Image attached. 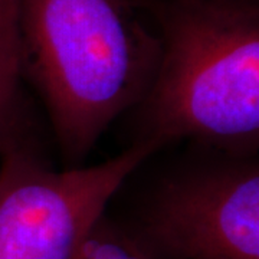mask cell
I'll return each instance as SVG.
<instances>
[{"instance_id": "cell-2", "label": "cell", "mask_w": 259, "mask_h": 259, "mask_svg": "<svg viewBox=\"0 0 259 259\" xmlns=\"http://www.w3.org/2000/svg\"><path fill=\"white\" fill-rule=\"evenodd\" d=\"M161 55L140 102V141L194 140L249 156L259 140L256 0H156Z\"/></svg>"}, {"instance_id": "cell-6", "label": "cell", "mask_w": 259, "mask_h": 259, "mask_svg": "<svg viewBox=\"0 0 259 259\" xmlns=\"http://www.w3.org/2000/svg\"><path fill=\"white\" fill-rule=\"evenodd\" d=\"M140 5H143V6H146L148 3H151V2H156V0H137Z\"/></svg>"}, {"instance_id": "cell-4", "label": "cell", "mask_w": 259, "mask_h": 259, "mask_svg": "<svg viewBox=\"0 0 259 259\" xmlns=\"http://www.w3.org/2000/svg\"><path fill=\"white\" fill-rule=\"evenodd\" d=\"M131 232L156 259H259V164L229 154L164 176Z\"/></svg>"}, {"instance_id": "cell-1", "label": "cell", "mask_w": 259, "mask_h": 259, "mask_svg": "<svg viewBox=\"0 0 259 259\" xmlns=\"http://www.w3.org/2000/svg\"><path fill=\"white\" fill-rule=\"evenodd\" d=\"M137 0H22V72L45 102L59 148L85 158L120 114L144 100L160 35Z\"/></svg>"}, {"instance_id": "cell-5", "label": "cell", "mask_w": 259, "mask_h": 259, "mask_svg": "<svg viewBox=\"0 0 259 259\" xmlns=\"http://www.w3.org/2000/svg\"><path fill=\"white\" fill-rule=\"evenodd\" d=\"M74 259H156L139 238L104 214L85 236Z\"/></svg>"}, {"instance_id": "cell-3", "label": "cell", "mask_w": 259, "mask_h": 259, "mask_svg": "<svg viewBox=\"0 0 259 259\" xmlns=\"http://www.w3.org/2000/svg\"><path fill=\"white\" fill-rule=\"evenodd\" d=\"M158 150L136 140L104 163L55 170L12 136L0 150V259H74L125 179Z\"/></svg>"}]
</instances>
